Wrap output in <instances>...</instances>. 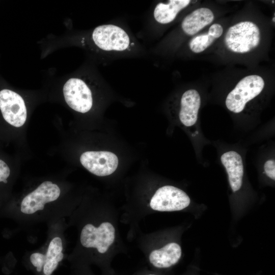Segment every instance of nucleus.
Instances as JSON below:
<instances>
[{"mask_svg": "<svg viewBox=\"0 0 275 275\" xmlns=\"http://www.w3.org/2000/svg\"><path fill=\"white\" fill-rule=\"evenodd\" d=\"M66 195L64 185L49 180L42 181L14 204L12 216L25 230L65 218L75 209L74 202Z\"/></svg>", "mask_w": 275, "mask_h": 275, "instance_id": "obj_1", "label": "nucleus"}, {"mask_svg": "<svg viewBox=\"0 0 275 275\" xmlns=\"http://www.w3.org/2000/svg\"><path fill=\"white\" fill-rule=\"evenodd\" d=\"M68 227L65 218L48 224L44 243L23 255L22 262L24 267L34 275H53L66 257L65 232Z\"/></svg>", "mask_w": 275, "mask_h": 275, "instance_id": "obj_2", "label": "nucleus"}, {"mask_svg": "<svg viewBox=\"0 0 275 275\" xmlns=\"http://www.w3.org/2000/svg\"><path fill=\"white\" fill-rule=\"evenodd\" d=\"M260 32L258 26L249 21L238 22L229 28L224 41L232 52L247 53L256 48L260 43Z\"/></svg>", "mask_w": 275, "mask_h": 275, "instance_id": "obj_3", "label": "nucleus"}, {"mask_svg": "<svg viewBox=\"0 0 275 275\" xmlns=\"http://www.w3.org/2000/svg\"><path fill=\"white\" fill-rule=\"evenodd\" d=\"M265 85L263 79L258 75H250L241 79L227 95L226 105L234 113H239L246 103L259 95Z\"/></svg>", "mask_w": 275, "mask_h": 275, "instance_id": "obj_4", "label": "nucleus"}, {"mask_svg": "<svg viewBox=\"0 0 275 275\" xmlns=\"http://www.w3.org/2000/svg\"><path fill=\"white\" fill-rule=\"evenodd\" d=\"M92 40L99 49L107 51H123L130 46V38L122 28L108 24L96 27L92 34Z\"/></svg>", "mask_w": 275, "mask_h": 275, "instance_id": "obj_5", "label": "nucleus"}, {"mask_svg": "<svg viewBox=\"0 0 275 275\" xmlns=\"http://www.w3.org/2000/svg\"><path fill=\"white\" fill-rule=\"evenodd\" d=\"M190 199L182 189L172 185L159 188L152 197L150 208L158 211L182 210L189 206Z\"/></svg>", "mask_w": 275, "mask_h": 275, "instance_id": "obj_6", "label": "nucleus"}, {"mask_svg": "<svg viewBox=\"0 0 275 275\" xmlns=\"http://www.w3.org/2000/svg\"><path fill=\"white\" fill-rule=\"evenodd\" d=\"M65 100L68 105L76 112L85 113L93 105L91 89L82 79L77 77L69 78L63 89Z\"/></svg>", "mask_w": 275, "mask_h": 275, "instance_id": "obj_7", "label": "nucleus"}, {"mask_svg": "<svg viewBox=\"0 0 275 275\" xmlns=\"http://www.w3.org/2000/svg\"><path fill=\"white\" fill-rule=\"evenodd\" d=\"M0 109L5 120L11 125L20 127L25 123L27 111L22 97L12 90L0 91Z\"/></svg>", "mask_w": 275, "mask_h": 275, "instance_id": "obj_8", "label": "nucleus"}, {"mask_svg": "<svg viewBox=\"0 0 275 275\" xmlns=\"http://www.w3.org/2000/svg\"><path fill=\"white\" fill-rule=\"evenodd\" d=\"M82 166L91 173L100 177L113 174L117 169L119 160L115 154L106 151H89L80 157Z\"/></svg>", "mask_w": 275, "mask_h": 275, "instance_id": "obj_9", "label": "nucleus"}, {"mask_svg": "<svg viewBox=\"0 0 275 275\" xmlns=\"http://www.w3.org/2000/svg\"><path fill=\"white\" fill-rule=\"evenodd\" d=\"M181 255L182 250L180 245L172 242L152 251L148 256V261L153 268L165 269L176 265Z\"/></svg>", "mask_w": 275, "mask_h": 275, "instance_id": "obj_10", "label": "nucleus"}, {"mask_svg": "<svg viewBox=\"0 0 275 275\" xmlns=\"http://www.w3.org/2000/svg\"><path fill=\"white\" fill-rule=\"evenodd\" d=\"M200 104L201 97L197 90L190 89L182 94L179 117L183 125L189 127L196 123Z\"/></svg>", "mask_w": 275, "mask_h": 275, "instance_id": "obj_11", "label": "nucleus"}, {"mask_svg": "<svg viewBox=\"0 0 275 275\" xmlns=\"http://www.w3.org/2000/svg\"><path fill=\"white\" fill-rule=\"evenodd\" d=\"M229 176V181L233 191H238L241 187L243 176V164L241 156L236 152L230 151L221 157Z\"/></svg>", "mask_w": 275, "mask_h": 275, "instance_id": "obj_12", "label": "nucleus"}, {"mask_svg": "<svg viewBox=\"0 0 275 275\" xmlns=\"http://www.w3.org/2000/svg\"><path fill=\"white\" fill-rule=\"evenodd\" d=\"M214 16L212 11L207 8H200L195 10L183 20L181 28L188 35H194L210 24Z\"/></svg>", "mask_w": 275, "mask_h": 275, "instance_id": "obj_13", "label": "nucleus"}, {"mask_svg": "<svg viewBox=\"0 0 275 275\" xmlns=\"http://www.w3.org/2000/svg\"><path fill=\"white\" fill-rule=\"evenodd\" d=\"M190 2L189 0H170L167 3H159L154 8V18L160 24L169 23Z\"/></svg>", "mask_w": 275, "mask_h": 275, "instance_id": "obj_14", "label": "nucleus"}, {"mask_svg": "<svg viewBox=\"0 0 275 275\" xmlns=\"http://www.w3.org/2000/svg\"><path fill=\"white\" fill-rule=\"evenodd\" d=\"M215 39L207 33L197 35L189 42V46L190 50L195 53H200L210 46Z\"/></svg>", "mask_w": 275, "mask_h": 275, "instance_id": "obj_15", "label": "nucleus"}, {"mask_svg": "<svg viewBox=\"0 0 275 275\" xmlns=\"http://www.w3.org/2000/svg\"><path fill=\"white\" fill-rule=\"evenodd\" d=\"M69 262L71 264V271L68 275H95L87 263L78 260H72ZM103 275L114 274L113 273H103Z\"/></svg>", "mask_w": 275, "mask_h": 275, "instance_id": "obj_16", "label": "nucleus"}, {"mask_svg": "<svg viewBox=\"0 0 275 275\" xmlns=\"http://www.w3.org/2000/svg\"><path fill=\"white\" fill-rule=\"evenodd\" d=\"M10 175V170L3 160L0 159V182L8 183V178Z\"/></svg>", "mask_w": 275, "mask_h": 275, "instance_id": "obj_17", "label": "nucleus"}, {"mask_svg": "<svg viewBox=\"0 0 275 275\" xmlns=\"http://www.w3.org/2000/svg\"><path fill=\"white\" fill-rule=\"evenodd\" d=\"M264 170L266 175L274 180L275 179V161L274 159H270L266 161L264 166Z\"/></svg>", "mask_w": 275, "mask_h": 275, "instance_id": "obj_18", "label": "nucleus"}, {"mask_svg": "<svg viewBox=\"0 0 275 275\" xmlns=\"http://www.w3.org/2000/svg\"><path fill=\"white\" fill-rule=\"evenodd\" d=\"M223 33V28L221 25L218 23H214L212 24L208 30V34L210 35L215 39L220 37Z\"/></svg>", "mask_w": 275, "mask_h": 275, "instance_id": "obj_19", "label": "nucleus"}, {"mask_svg": "<svg viewBox=\"0 0 275 275\" xmlns=\"http://www.w3.org/2000/svg\"><path fill=\"white\" fill-rule=\"evenodd\" d=\"M139 275H162V274H160L159 273L155 272H153V271H144V272H143L141 273Z\"/></svg>", "mask_w": 275, "mask_h": 275, "instance_id": "obj_20", "label": "nucleus"}, {"mask_svg": "<svg viewBox=\"0 0 275 275\" xmlns=\"http://www.w3.org/2000/svg\"><path fill=\"white\" fill-rule=\"evenodd\" d=\"M274 16L273 17V18H272V21L274 22H275V19H274Z\"/></svg>", "mask_w": 275, "mask_h": 275, "instance_id": "obj_21", "label": "nucleus"}]
</instances>
